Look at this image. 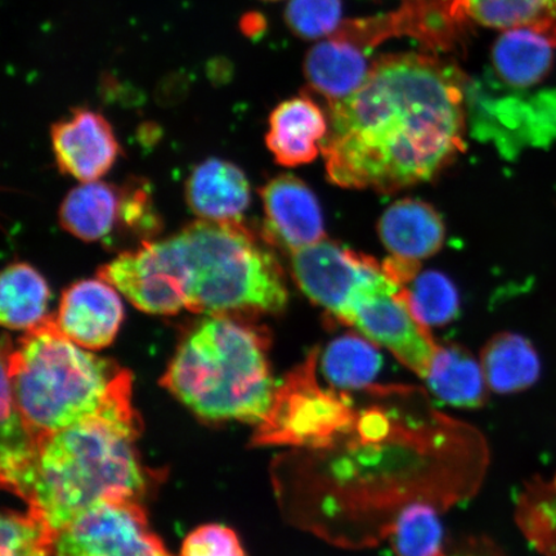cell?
<instances>
[{"mask_svg": "<svg viewBox=\"0 0 556 556\" xmlns=\"http://www.w3.org/2000/svg\"><path fill=\"white\" fill-rule=\"evenodd\" d=\"M467 87L462 70L435 55H380L356 93L329 104L330 182L394 193L432 180L465 150Z\"/></svg>", "mask_w": 556, "mask_h": 556, "instance_id": "obj_1", "label": "cell"}, {"mask_svg": "<svg viewBox=\"0 0 556 556\" xmlns=\"http://www.w3.org/2000/svg\"><path fill=\"white\" fill-rule=\"evenodd\" d=\"M134 416L89 417L38 438V452L23 500L55 536L81 514L110 498L144 495L146 470Z\"/></svg>", "mask_w": 556, "mask_h": 556, "instance_id": "obj_2", "label": "cell"}, {"mask_svg": "<svg viewBox=\"0 0 556 556\" xmlns=\"http://www.w3.org/2000/svg\"><path fill=\"white\" fill-rule=\"evenodd\" d=\"M2 351V370L37 440L89 417L137 415L130 371L83 351L53 316L26 331L16 346L4 337Z\"/></svg>", "mask_w": 556, "mask_h": 556, "instance_id": "obj_3", "label": "cell"}, {"mask_svg": "<svg viewBox=\"0 0 556 556\" xmlns=\"http://www.w3.org/2000/svg\"><path fill=\"white\" fill-rule=\"evenodd\" d=\"M238 316H207L187 332L160 384L208 421L260 426L277 388L266 330Z\"/></svg>", "mask_w": 556, "mask_h": 556, "instance_id": "obj_4", "label": "cell"}, {"mask_svg": "<svg viewBox=\"0 0 556 556\" xmlns=\"http://www.w3.org/2000/svg\"><path fill=\"white\" fill-rule=\"evenodd\" d=\"M168 240L185 283L187 309L253 318L287 308L280 263L242 222L200 219Z\"/></svg>", "mask_w": 556, "mask_h": 556, "instance_id": "obj_5", "label": "cell"}, {"mask_svg": "<svg viewBox=\"0 0 556 556\" xmlns=\"http://www.w3.org/2000/svg\"><path fill=\"white\" fill-rule=\"evenodd\" d=\"M318 351L288 375L277 388L269 413L253 442L321 448L351 428L354 414L344 395L325 391L316 380Z\"/></svg>", "mask_w": 556, "mask_h": 556, "instance_id": "obj_6", "label": "cell"}, {"mask_svg": "<svg viewBox=\"0 0 556 556\" xmlns=\"http://www.w3.org/2000/svg\"><path fill=\"white\" fill-rule=\"evenodd\" d=\"M340 324L353 326L392 352L417 377L427 379L438 345L409 309L405 288L386 275L382 264L354 291Z\"/></svg>", "mask_w": 556, "mask_h": 556, "instance_id": "obj_7", "label": "cell"}, {"mask_svg": "<svg viewBox=\"0 0 556 556\" xmlns=\"http://www.w3.org/2000/svg\"><path fill=\"white\" fill-rule=\"evenodd\" d=\"M53 556H173L137 498L97 504L58 533Z\"/></svg>", "mask_w": 556, "mask_h": 556, "instance_id": "obj_8", "label": "cell"}, {"mask_svg": "<svg viewBox=\"0 0 556 556\" xmlns=\"http://www.w3.org/2000/svg\"><path fill=\"white\" fill-rule=\"evenodd\" d=\"M139 311L151 315H177L187 309V295L176 255L168 239L144 241L99 269Z\"/></svg>", "mask_w": 556, "mask_h": 556, "instance_id": "obj_9", "label": "cell"}, {"mask_svg": "<svg viewBox=\"0 0 556 556\" xmlns=\"http://www.w3.org/2000/svg\"><path fill=\"white\" fill-rule=\"evenodd\" d=\"M381 263L325 239L291 252V274L299 289L340 323L351 299Z\"/></svg>", "mask_w": 556, "mask_h": 556, "instance_id": "obj_10", "label": "cell"}, {"mask_svg": "<svg viewBox=\"0 0 556 556\" xmlns=\"http://www.w3.org/2000/svg\"><path fill=\"white\" fill-rule=\"evenodd\" d=\"M468 17L462 0H407L391 15L343 23L337 35L361 48H372L393 35L407 34L448 51L460 39Z\"/></svg>", "mask_w": 556, "mask_h": 556, "instance_id": "obj_11", "label": "cell"}, {"mask_svg": "<svg viewBox=\"0 0 556 556\" xmlns=\"http://www.w3.org/2000/svg\"><path fill=\"white\" fill-rule=\"evenodd\" d=\"M51 137L61 173L83 184L103 177L121 154L113 127L92 110H74L72 115L53 124Z\"/></svg>", "mask_w": 556, "mask_h": 556, "instance_id": "obj_12", "label": "cell"}, {"mask_svg": "<svg viewBox=\"0 0 556 556\" xmlns=\"http://www.w3.org/2000/svg\"><path fill=\"white\" fill-rule=\"evenodd\" d=\"M53 319L58 329L75 344L99 351L114 342L124 319V307L113 285L102 278H90L64 290Z\"/></svg>", "mask_w": 556, "mask_h": 556, "instance_id": "obj_13", "label": "cell"}, {"mask_svg": "<svg viewBox=\"0 0 556 556\" xmlns=\"http://www.w3.org/2000/svg\"><path fill=\"white\" fill-rule=\"evenodd\" d=\"M260 192L269 242L291 253L326 239L321 206L303 180L282 174L270 179Z\"/></svg>", "mask_w": 556, "mask_h": 556, "instance_id": "obj_14", "label": "cell"}, {"mask_svg": "<svg viewBox=\"0 0 556 556\" xmlns=\"http://www.w3.org/2000/svg\"><path fill=\"white\" fill-rule=\"evenodd\" d=\"M329 129L328 117L311 97H294L270 114L267 148L280 165L293 168L309 164L321 151Z\"/></svg>", "mask_w": 556, "mask_h": 556, "instance_id": "obj_15", "label": "cell"}, {"mask_svg": "<svg viewBox=\"0 0 556 556\" xmlns=\"http://www.w3.org/2000/svg\"><path fill=\"white\" fill-rule=\"evenodd\" d=\"M186 200L200 219L239 224L252 201V192L239 166L207 159L187 179Z\"/></svg>", "mask_w": 556, "mask_h": 556, "instance_id": "obj_16", "label": "cell"}, {"mask_svg": "<svg viewBox=\"0 0 556 556\" xmlns=\"http://www.w3.org/2000/svg\"><path fill=\"white\" fill-rule=\"evenodd\" d=\"M379 235L392 255L420 262L440 252L446 238L440 213L420 200L403 199L389 206Z\"/></svg>", "mask_w": 556, "mask_h": 556, "instance_id": "obj_17", "label": "cell"}, {"mask_svg": "<svg viewBox=\"0 0 556 556\" xmlns=\"http://www.w3.org/2000/svg\"><path fill=\"white\" fill-rule=\"evenodd\" d=\"M370 70L363 48L337 37L313 46L304 60L309 88L321 94L328 104L356 93Z\"/></svg>", "mask_w": 556, "mask_h": 556, "instance_id": "obj_18", "label": "cell"}, {"mask_svg": "<svg viewBox=\"0 0 556 556\" xmlns=\"http://www.w3.org/2000/svg\"><path fill=\"white\" fill-rule=\"evenodd\" d=\"M122 189L109 184H83L66 194L60 207V224L83 241L109 239L119 228Z\"/></svg>", "mask_w": 556, "mask_h": 556, "instance_id": "obj_19", "label": "cell"}, {"mask_svg": "<svg viewBox=\"0 0 556 556\" xmlns=\"http://www.w3.org/2000/svg\"><path fill=\"white\" fill-rule=\"evenodd\" d=\"M553 47L544 35L526 27L505 30L492 48L493 68L507 86L531 88L552 72Z\"/></svg>", "mask_w": 556, "mask_h": 556, "instance_id": "obj_20", "label": "cell"}, {"mask_svg": "<svg viewBox=\"0 0 556 556\" xmlns=\"http://www.w3.org/2000/svg\"><path fill=\"white\" fill-rule=\"evenodd\" d=\"M482 370L493 392H523L536 384L541 359L530 340L514 332H500L485 344Z\"/></svg>", "mask_w": 556, "mask_h": 556, "instance_id": "obj_21", "label": "cell"}, {"mask_svg": "<svg viewBox=\"0 0 556 556\" xmlns=\"http://www.w3.org/2000/svg\"><path fill=\"white\" fill-rule=\"evenodd\" d=\"M0 477L5 490L23 497L38 452V440L16 405L9 375H2Z\"/></svg>", "mask_w": 556, "mask_h": 556, "instance_id": "obj_22", "label": "cell"}, {"mask_svg": "<svg viewBox=\"0 0 556 556\" xmlns=\"http://www.w3.org/2000/svg\"><path fill=\"white\" fill-rule=\"evenodd\" d=\"M51 290L46 278L30 264L13 263L0 281V319L4 328L29 331L43 324Z\"/></svg>", "mask_w": 556, "mask_h": 556, "instance_id": "obj_23", "label": "cell"}, {"mask_svg": "<svg viewBox=\"0 0 556 556\" xmlns=\"http://www.w3.org/2000/svg\"><path fill=\"white\" fill-rule=\"evenodd\" d=\"M426 380L437 397L452 406L475 408L485 401L482 365L463 346L438 345Z\"/></svg>", "mask_w": 556, "mask_h": 556, "instance_id": "obj_24", "label": "cell"}, {"mask_svg": "<svg viewBox=\"0 0 556 556\" xmlns=\"http://www.w3.org/2000/svg\"><path fill=\"white\" fill-rule=\"evenodd\" d=\"M468 16L492 29L526 27L556 47V0H462Z\"/></svg>", "mask_w": 556, "mask_h": 556, "instance_id": "obj_25", "label": "cell"}, {"mask_svg": "<svg viewBox=\"0 0 556 556\" xmlns=\"http://www.w3.org/2000/svg\"><path fill=\"white\" fill-rule=\"evenodd\" d=\"M381 364L377 346L354 333L333 340L323 356L325 378L340 389H361L370 384Z\"/></svg>", "mask_w": 556, "mask_h": 556, "instance_id": "obj_26", "label": "cell"}, {"mask_svg": "<svg viewBox=\"0 0 556 556\" xmlns=\"http://www.w3.org/2000/svg\"><path fill=\"white\" fill-rule=\"evenodd\" d=\"M517 521L540 555L556 556V472L526 484L518 498Z\"/></svg>", "mask_w": 556, "mask_h": 556, "instance_id": "obj_27", "label": "cell"}, {"mask_svg": "<svg viewBox=\"0 0 556 556\" xmlns=\"http://www.w3.org/2000/svg\"><path fill=\"white\" fill-rule=\"evenodd\" d=\"M405 288L413 315L426 328L446 325L458 315L460 298L447 276L437 270L419 274Z\"/></svg>", "mask_w": 556, "mask_h": 556, "instance_id": "obj_28", "label": "cell"}, {"mask_svg": "<svg viewBox=\"0 0 556 556\" xmlns=\"http://www.w3.org/2000/svg\"><path fill=\"white\" fill-rule=\"evenodd\" d=\"M442 526L432 506L413 505L403 510L392 530L397 556H441Z\"/></svg>", "mask_w": 556, "mask_h": 556, "instance_id": "obj_29", "label": "cell"}, {"mask_svg": "<svg viewBox=\"0 0 556 556\" xmlns=\"http://www.w3.org/2000/svg\"><path fill=\"white\" fill-rule=\"evenodd\" d=\"M0 534V556H53L55 534L31 511H4Z\"/></svg>", "mask_w": 556, "mask_h": 556, "instance_id": "obj_30", "label": "cell"}, {"mask_svg": "<svg viewBox=\"0 0 556 556\" xmlns=\"http://www.w3.org/2000/svg\"><path fill=\"white\" fill-rule=\"evenodd\" d=\"M342 0H289L285 21L304 40L331 37L342 25Z\"/></svg>", "mask_w": 556, "mask_h": 556, "instance_id": "obj_31", "label": "cell"}, {"mask_svg": "<svg viewBox=\"0 0 556 556\" xmlns=\"http://www.w3.org/2000/svg\"><path fill=\"white\" fill-rule=\"evenodd\" d=\"M119 229L142 242L150 241L162 229V220L152 200L149 186L144 182L122 187ZM141 242V243H142Z\"/></svg>", "mask_w": 556, "mask_h": 556, "instance_id": "obj_32", "label": "cell"}, {"mask_svg": "<svg viewBox=\"0 0 556 556\" xmlns=\"http://www.w3.org/2000/svg\"><path fill=\"white\" fill-rule=\"evenodd\" d=\"M180 556H245L239 538L225 526L208 525L187 536Z\"/></svg>", "mask_w": 556, "mask_h": 556, "instance_id": "obj_33", "label": "cell"}, {"mask_svg": "<svg viewBox=\"0 0 556 556\" xmlns=\"http://www.w3.org/2000/svg\"><path fill=\"white\" fill-rule=\"evenodd\" d=\"M381 264L386 275L402 288L407 287L420 274V262L401 258V256L391 255Z\"/></svg>", "mask_w": 556, "mask_h": 556, "instance_id": "obj_34", "label": "cell"}, {"mask_svg": "<svg viewBox=\"0 0 556 556\" xmlns=\"http://www.w3.org/2000/svg\"><path fill=\"white\" fill-rule=\"evenodd\" d=\"M266 2H277V0H266Z\"/></svg>", "mask_w": 556, "mask_h": 556, "instance_id": "obj_35", "label": "cell"}, {"mask_svg": "<svg viewBox=\"0 0 556 556\" xmlns=\"http://www.w3.org/2000/svg\"><path fill=\"white\" fill-rule=\"evenodd\" d=\"M441 556H443V555H441Z\"/></svg>", "mask_w": 556, "mask_h": 556, "instance_id": "obj_36", "label": "cell"}]
</instances>
